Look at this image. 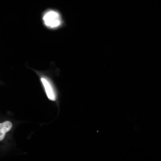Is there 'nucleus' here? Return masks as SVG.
Here are the masks:
<instances>
[{"label":"nucleus","mask_w":161,"mask_h":161,"mask_svg":"<svg viewBox=\"0 0 161 161\" xmlns=\"http://www.w3.org/2000/svg\"><path fill=\"white\" fill-rule=\"evenodd\" d=\"M12 127V123L9 121L0 123V141L4 139L6 133L9 131Z\"/></svg>","instance_id":"3"},{"label":"nucleus","mask_w":161,"mask_h":161,"mask_svg":"<svg viewBox=\"0 0 161 161\" xmlns=\"http://www.w3.org/2000/svg\"><path fill=\"white\" fill-rule=\"evenodd\" d=\"M41 81L46 95L50 100L55 101L57 98V94L54 85L50 80L47 77L42 76Z\"/></svg>","instance_id":"2"},{"label":"nucleus","mask_w":161,"mask_h":161,"mask_svg":"<svg viewBox=\"0 0 161 161\" xmlns=\"http://www.w3.org/2000/svg\"><path fill=\"white\" fill-rule=\"evenodd\" d=\"M44 13L42 19L45 25L47 27L55 28L61 25V17L58 11L52 9H49Z\"/></svg>","instance_id":"1"}]
</instances>
